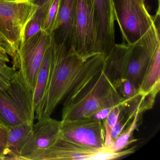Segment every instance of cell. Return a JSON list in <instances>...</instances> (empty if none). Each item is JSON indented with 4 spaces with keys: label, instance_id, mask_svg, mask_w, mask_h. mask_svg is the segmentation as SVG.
<instances>
[{
    "label": "cell",
    "instance_id": "6da1fadb",
    "mask_svg": "<svg viewBox=\"0 0 160 160\" xmlns=\"http://www.w3.org/2000/svg\"><path fill=\"white\" fill-rule=\"evenodd\" d=\"M54 56L46 90L35 119L51 117L63 100L68 102L83 91L102 71L104 56L96 54L88 59L79 57L72 48L57 45L52 36Z\"/></svg>",
    "mask_w": 160,
    "mask_h": 160
},
{
    "label": "cell",
    "instance_id": "7a4b0ae2",
    "mask_svg": "<svg viewBox=\"0 0 160 160\" xmlns=\"http://www.w3.org/2000/svg\"><path fill=\"white\" fill-rule=\"evenodd\" d=\"M123 102V99L102 70L75 98L64 102L62 121L91 118L101 109L112 108Z\"/></svg>",
    "mask_w": 160,
    "mask_h": 160
},
{
    "label": "cell",
    "instance_id": "3957f363",
    "mask_svg": "<svg viewBox=\"0 0 160 160\" xmlns=\"http://www.w3.org/2000/svg\"><path fill=\"white\" fill-rule=\"evenodd\" d=\"M34 119L33 92L17 71L9 88L0 90V123L9 128L20 123H33Z\"/></svg>",
    "mask_w": 160,
    "mask_h": 160
},
{
    "label": "cell",
    "instance_id": "277c9868",
    "mask_svg": "<svg viewBox=\"0 0 160 160\" xmlns=\"http://www.w3.org/2000/svg\"><path fill=\"white\" fill-rule=\"evenodd\" d=\"M123 42L133 45L154 28L144 0H111Z\"/></svg>",
    "mask_w": 160,
    "mask_h": 160
},
{
    "label": "cell",
    "instance_id": "5b68a950",
    "mask_svg": "<svg viewBox=\"0 0 160 160\" xmlns=\"http://www.w3.org/2000/svg\"><path fill=\"white\" fill-rule=\"evenodd\" d=\"M38 7L32 0H0V31L16 53L24 42L26 26Z\"/></svg>",
    "mask_w": 160,
    "mask_h": 160
},
{
    "label": "cell",
    "instance_id": "8992f818",
    "mask_svg": "<svg viewBox=\"0 0 160 160\" xmlns=\"http://www.w3.org/2000/svg\"><path fill=\"white\" fill-rule=\"evenodd\" d=\"M97 26L91 0H77L72 32L71 48L84 59L97 53Z\"/></svg>",
    "mask_w": 160,
    "mask_h": 160
},
{
    "label": "cell",
    "instance_id": "52a82bcc",
    "mask_svg": "<svg viewBox=\"0 0 160 160\" xmlns=\"http://www.w3.org/2000/svg\"><path fill=\"white\" fill-rule=\"evenodd\" d=\"M52 35L43 31L23 43L13 58L14 70H18L26 85L32 92L36 78Z\"/></svg>",
    "mask_w": 160,
    "mask_h": 160
},
{
    "label": "cell",
    "instance_id": "ba28073f",
    "mask_svg": "<svg viewBox=\"0 0 160 160\" xmlns=\"http://www.w3.org/2000/svg\"><path fill=\"white\" fill-rule=\"evenodd\" d=\"M61 121L60 138L91 148H105L103 121L89 118Z\"/></svg>",
    "mask_w": 160,
    "mask_h": 160
},
{
    "label": "cell",
    "instance_id": "9c48e42d",
    "mask_svg": "<svg viewBox=\"0 0 160 160\" xmlns=\"http://www.w3.org/2000/svg\"><path fill=\"white\" fill-rule=\"evenodd\" d=\"M105 148L97 149L83 146L59 137L51 147L37 151L24 160H104Z\"/></svg>",
    "mask_w": 160,
    "mask_h": 160
},
{
    "label": "cell",
    "instance_id": "30bf717a",
    "mask_svg": "<svg viewBox=\"0 0 160 160\" xmlns=\"http://www.w3.org/2000/svg\"><path fill=\"white\" fill-rule=\"evenodd\" d=\"M95 9L97 26V53L105 58L115 44V14L111 0H91Z\"/></svg>",
    "mask_w": 160,
    "mask_h": 160
},
{
    "label": "cell",
    "instance_id": "8fae6325",
    "mask_svg": "<svg viewBox=\"0 0 160 160\" xmlns=\"http://www.w3.org/2000/svg\"><path fill=\"white\" fill-rule=\"evenodd\" d=\"M61 124V121L51 117L42 118L33 123L32 133L21 149L19 160L52 146L59 137Z\"/></svg>",
    "mask_w": 160,
    "mask_h": 160
},
{
    "label": "cell",
    "instance_id": "7c38bea8",
    "mask_svg": "<svg viewBox=\"0 0 160 160\" xmlns=\"http://www.w3.org/2000/svg\"><path fill=\"white\" fill-rule=\"evenodd\" d=\"M77 0H60L57 19L53 30L55 42L71 48L72 32Z\"/></svg>",
    "mask_w": 160,
    "mask_h": 160
},
{
    "label": "cell",
    "instance_id": "4fadbf2b",
    "mask_svg": "<svg viewBox=\"0 0 160 160\" xmlns=\"http://www.w3.org/2000/svg\"><path fill=\"white\" fill-rule=\"evenodd\" d=\"M129 49L130 45L127 44L116 43L105 59L103 71L112 84L124 78Z\"/></svg>",
    "mask_w": 160,
    "mask_h": 160
},
{
    "label": "cell",
    "instance_id": "5bb4252c",
    "mask_svg": "<svg viewBox=\"0 0 160 160\" xmlns=\"http://www.w3.org/2000/svg\"><path fill=\"white\" fill-rule=\"evenodd\" d=\"M32 123H22L8 128L5 160H19L20 152L32 133Z\"/></svg>",
    "mask_w": 160,
    "mask_h": 160
},
{
    "label": "cell",
    "instance_id": "9a60e30c",
    "mask_svg": "<svg viewBox=\"0 0 160 160\" xmlns=\"http://www.w3.org/2000/svg\"><path fill=\"white\" fill-rule=\"evenodd\" d=\"M160 88V46L153 54L139 87V92L156 98Z\"/></svg>",
    "mask_w": 160,
    "mask_h": 160
},
{
    "label": "cell",
    "instance_id": "2e32d148",
    "mask_svg": "<svg viewBox=\"0 0 160 160\" xmlns=\"http://www.w3.org/2000/svg\"><path fill=\"white\" fill-rule=\"evenodd\" d=\"M53 56L54 48L51 39V45L47 50L36 78V83L33 92L34 112L36 111L39 107L43 96L46 90L52 68Z\"/></svg>",
    "mask_w": 160,
    "mask_h": 160
},
{
    "label": "cell",
    "instance_id": "e0dca14e",
    "mask_svg": "<svg viewBox=\"0 0 160 160\" xmlns=\"http://www.w3.org/2000/svg\"><path fill=\"white\" fill-rule=\"evenodd\" d=\"M156 98L150 95H144L139 93L132 100L124 102L122 104L127 124L131 122L136 115L143 114L152 109L154 105Z\"/></svg>",
    "mask_w": 160,
    "mask_h": 160
},
{
    "label": "cell",
    "instance_id": "ac0fdd59",
    "mask_svg": "<svg viewBox=\"0 0 160 160\" xmlns=\"http://www.w3.org/2000/svg\"><path fill=\"white\" fill-rule=\"evenodd\" d=\"M52 2V1L41 7H38L26 26L24 33V42L42 31V26L46 14Z\"/></svg>",
    "mask_w": 160,
    "mask_h": 160
},
{
    "label": "cell",
    "instance_id": "d6986e66",
    "mask_svg": "<svg viewBox=\"0 0 160 160\" xmlns=\"http://www.w3.org/2000/svg\"><path fill=\"white\" fill-rule=\"evenodd\" d=\"M140 115H136L132 120L128 124V126L124 131H122L118 136L114 140L113 145L108 148L107 150L112 152H118L121 151L126 148L131 143L130 139L134 131L138 126Z\"/></svg>",
    "mask_w": 160,
    "mask_h": 160
},
{
    "label": "cell",
    "instance_id": "ffe728a7",
    "mask_svg": "<svg viewBox=\"0 0 160 160\" xmlns=\"http://www.w3.org/2000/svg\"><path fill=\"white\" fill-rule=\"evenodd\" d=\"M122 108V104L118 105L111 109L107 118L103 121L105 132V148H108L113 145L114 140L111 137L112 127L118 121L120 113Z\"/></svg>",
    "mask_w": 160,
    "mask_h": 160
},
{
    "label": "cell",
    "instance_id": "44dd1931",
    "mask_svg": "<svg viewBox=\"0 0 160 160\" xmlns=\"http://www.w3.org/2000/svg\"><path fill=\"white\" fill-rule=\"evenodd\" d=\"M112 84L124 102L132 100L139 93L138 89L126 78L118 79Z\"/></svg>",
    "mask_w": 160,
    "mask_h": 160
},
{
    "label": "cell",
    "instance_id": "7402d4cb",
    "mask_svg": "<svg viewBox=\"0 0 160 160\" xmlns=\"http://www.w3.org/2000/svg\"><path fill=\"white\" fill-rule=\"evenodd\" d=\"M60 0H53L46 14L42 30L50 35L53 34L54 25L57 19L58 11Z\"/></svg>",
    "mask_w": 160,
    "mask_h": 160
},
{
    "label": "cell",
    "instance_id": "603a6c76",
    "mask_svg": "<svg viewBox=\"0 0 160 160\" xmlns=\"http://www.w3.org/2000/svg\"><path fill=\"white\" fill-rule=\"evenodd\" d=\"M126 125H127V123L126 122V118L124 112L122 109L118 121L112 127L111 130V137L113 140H115L118 136L123 131Z\"/></svg>",
    "mask_w": 160,
    "mask_h": 160
},
{
    "label": "cell",
    "instance_id": "cb8c5ba5",
    "mask_svg": "<svg viewBox=\"0 0 160 160\" xmlns=\"http://www.w3.org/2000/svg\"><path fill=\"white\" fill-rule=\"evenodd\" d=\"M8 128L0 123V160L5 158V148L7 143Z\"/></svg>",
    "mask_w": 160,
    "mask_h": 160
},
{
    "label": "cell",
    "instance_id": "d4e9b609",
    "mask_svg": "<svg viewBox=\"0 0 160 160\" xmlns=\"http://www.w3.org/2000/svg\"><path fill=\"white\" fill-rule=\"evenodd\" d=\"M16 72L12 67L7 65L6 62L0 59V75L2 76L11 80L14 76Z\"/></svg>",
    "mask_w": 160,
    "mask_h": 160
},
{
    "label": "cell",
    "instance_id": "484cf974",
    "mask_svg": "<svg viewBox=\"0 0 160 160\" xmlns=\"http://www.w3.org/2000/svg\"><path fill=\"white\" fill-rule=\"evenodd\" d=\"M112 108H106L101 109L100 111H98L94 114L92 117V118L95 120L103 121L107 118L108 116L109 115L110 111Z\"/></svg>",
    "mask_w": 160,
    "mask_h": 160
},
{
    "label": "cell",
    "instance_id": "4316f807",
    "mask_svg": "<svg viewBox=\"0 0 160 160\" xmlns=\"http://www.w3.org/2000/svg\"><path fill=\"white\" fill-rule=\"evenodd\" d=\"M11 80L4 78L0 75V90L4 91L9 88Z\"/></svg>",
    "mask_w": 160,
    "mask_h": 160
},
{
    "label": "cell",
    "instance_id": "83f0119b",
    "mask_svg": "<svg viewBox=\"0 0 160 160\" xmlns=\"http://www.w3.org/2000/svg\"><path fill=\"white\" fill-rule=\"evenodd\" d=\"M0 59L6 62H9L10 59L5 49L0 46Z\"/></svg>",
    "mask_w": 160,
    "mask_h": 160
},
{
    "label": "cell",
    "instance_id": "f1b7e54d",
    "mask_svg": "<svg viewBox=\"0 0 160 160\" xmlns=\"http://www.w3.org/2000/svg\"><path fill=\"white\" fill-rule=\"evenodd\" d=\"M33 3L38 7H41L48 2H50L53 0H32Z\"/></svg>",
    "mask_w": 160,
    "mask_h": 160
}]
</instances>
